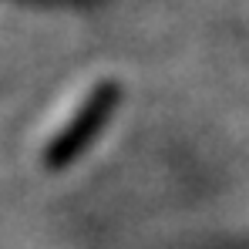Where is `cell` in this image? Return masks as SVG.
Returning <instances> with one entry per match:
<instances>
[{
  "label": "cell",
  "mask_w": 249,
  "mask_h": 249,
  "mask_svg": "<svg viewBox=\"0 0 249 249\" xmlns=\"http://www.w3.org/2000/svg\"><path fill=\"white\" fill-rule=\"evenodd\" d=\"M108 101H111V91H101L94 101H88L81 108V115H78V122L71 124L68 131H61V138L54 142V148L47 152V162L54 168H61L71 155H78L81 152V145L94 135V128L101 124V118H105V111H108Z\"/></svg>",
  "instance_id": "6da1fadb"
}]
</instances>
